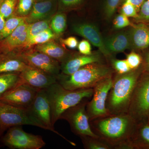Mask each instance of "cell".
Segmentation results:
<instances>
[{
    "instance_id": "6da1fadb",
    "label": "cell",
    "mask_w": 149,
    "mask_h": 149,
    "mask_svg": "<svg viewBox=\"0 0 149 149\" xmlns=\"http://www.w3.org/2000/svg\"><path fill=\"white\" fill-rule=\"evenodd\" d=\"M137 123L128 113L109 115L90 121L94 133L113 149H133L130 140Z\"/></svg>"
},
{
    "instance_id": "7a4b0ae2",
    "label": "cell",
    "mask_w": 149,
    "mask_h": 149,
    "mask_svg": "<svg viewBox=\"0 0 149 149\" xmlns=\"http://www.w3.org/2000/svg\"><path fill=\"white\" fill-rule=\"evenodd\" d=\"M143 72L141 65L127 73L113 75L106 102L109 114L127 113L134 88Z\"/></svg>"
},
{
    "instance_id": "3957f363",
    "label": "cell",
    "mask_w": 149,
    "mask_h": 149,
    "mask_svg": "<svg viewBox=\"0 0 149 149\" xmlns=\"http://www.w3.org/2000/svg\"><path fill=\"white\" fill-rule=\"evenodd\" d=\"M115 73L111 67L104 62L91 63L82 67L71 74L61 73L57 82L67 90L93 88L100 82Z\"/></svg>"
},
{
    "instance_id": "277c9868",
    "label": "cell",
    "mask_w": 149,
    "mask_h": 149,
    "mask_svg": "<svg viewBox=\"0 0 149 149\" xmlns=\"http://www.w3.org/2000/svg\"><path fill=\"white\" fill-rule=\"evenodd\" d=\"M45 91L50 104L52 122L54 126L66 110L85 99H91L94 92L93 88L67 90L57 82L46 88Z\"/></svg>"
},
{
    "instance_id": "5b68a950",
    "label": "cell",
    "mask_w": 149,
    "mask_h": 149,
    "mask_svg": "<svg viewBox=\"0 0 149 149\" xmlns=\"http://www.w3.org/2000/svg\"><path fill=\"white\" fill-rule=\"evenodd\" d=\"M30 125L47 130L29 109L19 108L0 101V139L11 127Z\"/></svg>"
},
{
    "instance_id": "8992f818",
    "label": "cell",
    "mask_w": 149,
    "mask_h": 149,
    "mask_svg": "<svg viewBox=\"0 0 149 149\" xmlns=\"http://www.w3.org/2000/svg\"><path fill=\"white\" fill-rule=\"evenodd\" d=\"M149 111V72H143L133 91L127 113L137 123L147 121Z\"/></svg>"
},
{
    "instance_id": "52a82bcc",
    "label": "cell",
    "mask_w": 149,
    "mask_h": 149,
    "mask_svg": "<svg viewBox=\"0 0 149 149\" xmlns=\"http://www.w3.org/2000/svg\"><path fill=\"white\" fill-rule=\"evenodd\" d=\"M91 99L82 101L79 104L66 110L61 115L60 119L66 120L74 135L79 136L98 137L91 128L86 105Z\"/></svg>"
},
{
    "instance_id": "ba28073f",
    "label": "cell",
    "mask_w": 149,
    "mask_h": 149,
    "mask_svg": "<svg viewBox=\"0 0 149 149\" xmlns=\"http://www.w3.org/2000/svg\"><path fill=\"white\" fill-rule=\"evenodd\" d=\"M1 139L4 145L12 149H40L46 145L42 136L27 133L21 125L9 128Z\"/></svg>"
},
{
    "instance_id": "9c48e42d",
    "label": "cell",
    "mask_w": 149,
    "mask_h": 149,
    "mask_svg": "<svg viewBox=\"0 0 149 149\" xmlns=\"http://www.w3.org/2000/svg\"><path fill=\"white\" fill-rule=\"evenodd\" d=\"M113 76L106 78L93 88V96L86 105L90 121L109 115L106 108V102L112 84Z\"/></svg>"
},
{
    "instance_id": "30bf717a",
    "label": "cell",
    "mask_w": 149,
    "mask_h": 149,
    "mask_svg": "<svg viewBox=\"0 0 149 149\" xmlns=\"http://www.w3.org/2000/svg\"><path fill=\"white\" fill-rule=\"evenodd\" d=\"M29 110L37 120L46 127L47 130L58 135L72 146H76L74 143L68 140L54 128L52 122L50 104L45 89H42L37 91Z\"/></svg>"
},
{
    "instance_id": "8fae6325",
    "label": "cell",
    "mask_w": 149,
    "mask_h": 149,
    "mask_svg": "<svg viewBox=\"0 0 149 149\" xmlns=\"http://www.w3.org/2000/svg\"><path fill=\"white\" fill-rule=\"evenodd\" d=\"M39 90L24 84H17L0 97V101L19 108L29 109Z\"/></svg>"
},
{
    "instance_id": "7c38bea8",
    "label": "cell",
    "mask_w": 149,
    "mask_h": 149,
    "mask_svg": "<svg viewBox=\"0 0 149 149\" xmlns=\"http://www.w3.org/2000/svg\"><path fill=\"white\" fill-rule=\"evenodd\" d=\"M18 84H23L40 90L45 89L57 82L56 77L29 65L19 73Z\"/></svg>"
},
{
    "instance_id": "4fadbf2b",
    "label": "cell",
    "mask_w": 149,
    "mask_h": 149,
    "mask_svg": "<svg viewBox=\"0 0 149 149\" xmlns=\"http://www.w3.org/2000/svg\"><path fill=\"white\" fill-rule=\"evenodd\" d=\"M27 65L56 76L60 74L61 67L58 62L45 54L36 51L19 55Z\"/></svg>"
},
{
    "instance_id": "5bb4252c",
    "label": "cell",
    "mask_w": 149,
    "mask_h": 149,
    "mask_svg": "<svg viewBox=\"0 0 149 149\" xmlns=\"http://www.w3.org/2000/svg\"><path fill=\"white\" fill-rule=\"evenodd\" d=\"M73 30L98 48L100 52L107 59L112 57L107 50L104 43V38L100 33L98 28L95 25L87 23L76 24L73 26Z\"/></svg>"
},
{
    "instance_id": "9a60e30c",
    "label": "cell",
    "mask_w": 149,
    "mask_h": 149,
    "mask_svg": "<svg viewBox=\"0 0 149 149\" xmlns=\"http://www.w3.org/2000/svg\"><path fill=\"white\" fill-rule=\"evenodd\" d=\"M100 52L92 53L91 54L70 56L61 64V73L71 74L76 72L82 67L97 62H104Z\"/></svg>"
},
{
    "instance_id": "2e32d148",
    "label": "cell",
    "mask_w": 149,
    "mask_h": 149,
    "mask_svg": "<svg viewBox=\"0 0 149 149\" xmlns=\"http://www.w3.org/2000/svg\"><path fill=\"white\" fill-rule=\"evenodd\" d=\"M131 49L144 50L149 47V27L143 22L133 25L129 30Z\"/></svg>"
},
{
    "instance_id": "e0dca14e",
    "label": "cell",
    "mask_w": 149,
    "mask_h": 149,
    "mask_svg": "<svg viewBox=\"0 0 149 149\" xmlns=\"http://www.w3.org/2000/svg\"><path fill=\"white\" fill-rule=\"evenodd\" d=\"M104 43L107 50L112 56L113 54L122 52L131 49L129 31L116 33L104 38Z\"/></svg>"
},
{
    "instance_id": "ac0fdd59",
    "label": "cell",
    "mask_w": 149,
    "mask_h": 149,
    "mask_svg": "<svg viewBox=\"0 0 149 149\" xmlns=\"http://www.w3.org/2000/svg\"><path fill=\"white\" fill-rule=\"evenodd\" d=\"M29 66L19 56L6 53L0 54V74L20 72Z\"/></svg>"
},
{
    "instance_id": "d6986e66",
    "label": "cell",
    "mask_w": 149,
    "mask_h": 149,
    "mask_svg": "<svg viewBox=\"0 0 149 149\" xmlns=\"http://www.w3.org/2000/svg\"><path fill=\"white\" fill-rule=\"evenodd\" d=\"M133 149H149V123H137L130 140Z\"/></svg>"
},
{
    "instance_id": "ffe728a7",
    "label": "cell",
    "mask_w": 149,
    "mask_h": 149,
    "mask_svg": "<svg viewBox=\"0 0 149 149\" xmlns=\"http://www.w3.org/2000/svg\"><path fill=\"white\" fill-rule=\"evenodd\" d=\"M57 2V0L35 1L28 17V21L34 22L45 18L53 11Z\"/></svg>"
},
{
    "instance_id": "44dd1931",
    "label": "cell",
    "mask_w": 149,
    "mask_h": 149,
    "mask_svg": "<svg viewBox=\"0 0 149 149\" xmlns=\"http://www.w3.org/2000/svg\"><path fill=\"white\" fill-rule=\"evenodd\" d=\"M36 50L38 52L45 54L58 61L61 62L62 63L70 56L64 49L53 42H48L40 44L37 46Z\"/></svg>"
},
{
    "instance_id": "7402d4cb",
    "label": "cell",
    "mask_w": 149,
    "mask_h": 149,
    "mask_svg": "<svg viewBox=\"0 0 149 149\" xmlns=\"http://www.w3.org/2000/svg\"><path fill=\"white\" fill-rule=\"evenodd\" d=\"M19 73L10 72L0 74V97L18 84Z\"/></svg>"
},
{
    "instance_id": "603a6c76",
    "label": "cell",
    "mask_w": 149,
    "mask_h": 149,
    "mask_svg": "<svg viewBox=\"0 0 149 149\" xmlns=\"http://www.w3.org/2000/svg\"><path fill=\"white\" fill-rule=\"evenodd\" d=\"M80 138L85 149H112L109 144L100 137L86 136Z\"/></svg>"
},
{
    "instance_id": "cb8c5ba5",
    "label": "cell",
    "mask_w": 149,
    "mask_h": 149,
    "mask_svg": "<svg viewBox=\"0 0 149 149\" xmlns=\"http://www.w3.org/2000/svg\"><path fill=\"white\" fill-rule=\"evenodd\" d=\"M24 19L20 17H12L6 21L4 27L0 32V41H2L7 38L13 32Z\"/></svg>"
},
{
    "instance_id": "d4e9b609",
    "label": "cell",
    "mask_w": 149,
    "mask_h": 149,
    "mask_svg": "<svg viewBox=\"0 0 149 149\" xmlns=\"http://www.w3.org/2000/svg\"><path fill=\"white\" fill-rule=\"evenodd\" d=\"M54 37L52 30L49 28L28 39L25 44L28 47L38 44L40 45L49 42Z\"/></svg>"
},
{
    "instance_id": "484cf974",
    "label": "cell",
    "mask_w": 149,
    "mask_h": 149,
    "mask_svg": "<svg viewBox=\"0 0 149 149\" xmlns=\"http://www.w3.org/2000/svg\"><path fill=\"white\" fill-rule=\"evenodd\" d=\"M67 20L64 14L59 13L53 17L51 22V27L53 32L56 34H61L66 29Z\"/></svg>"
},
{
    "instance_id": "4316f807",
    "label": "cell",
    "mask_w": 149,
    "mask_h": 149,
    "mask_svg": "<svg viewBox=\"0 0 149 149\" xmlns=\"http://www.w3.org/2000/svg\"><path fill=\"white\" fill-rule=\"evenodd\" d=\"M108 60L110 61V66L116 74H124L132 70L126 59H118L111 57Z\"/></svg>"
},
{
    "instance_id": "83f0119b",
    "label": "cell",
    "mask_w": 149,
    "mask_h": 149,
    "mask_svg": "<svg viewBox=\"0 0 149 149\" xmlns=\"http://www.w3.org/2000/svg\"><path fill=\"white\" fill-rule=\"evenodd\" d=\"M28 26L29 24L25 23L24 20L20 23L9 36L1 41L2 42L1 46L2 47L5 48H4L5 49L10 45L11 43H12L14 41L20 37L24 31L27 29Z\"/></svg>"
},
{
    "instance_id": "f1b7e54d",
    "label": "cell",
    "mask_w": 149,
    "mask_h": 149,
    "mask_svg": "<svg viewBox=\"0 0 149 149\" xmlns=\"http://www.w3.org/2000/svg\"><path fill=\"white\" fill-rule=\"evenodd\" d=\"M49 24L47 20H42L29 24L28 27L27 40L39 34L40 32L49 29Z\"/></svg>"
},
{
    "instance_id": "f546056e",
    "label": "cell",
    "mask_w": 149,
    "mask_h": 149,
    "mask_svg": "<svg viewBox=\"0 0 149 149\" xmlns=\"http://www.w3.org/2000/svg\"><path fill=\"white\" fill-rule=\"evenodd\" d=\"M17 0H3L0 4V13L6 19L9 18L13 13Z\"/></svg>"
},
{
    "instance_id": "4dcf8cb0",
    "label": "cell",
    "mask_w": 149,
    "mask_h": 149,
    "mask_svg": "<svg viewBox=\"0 0 149 149\" xmlns=\"http://www.w3.org/2000/svg\"><path fill=\"white\" fill-rule=\"evenodd\" d=\"M121 0H105L104 6V13L107 20L111 19L119 5Z\"/></svg>"
},
{
    "instance_id": "1f68e13d",
    "label": "cell",
    "mask_w": 149,
    "mask_h": 149,
    "mask_svg": "<svg viewBox=\"0 0 149 149\" xmlns=\"http://www.w3.org/2000/svg\"><path fill=\"white\" fill-rule=\"evenodd\" d=\"M35 0H18L17 12L22 16L27 15L32 10Z\"/></svg>"
},
{
    "instance_id": "d6a6232c",
    "label": "cell",
    "mask_w": 149,
    "mask_h": 149,
    "mask_svg": "<svg viewBox=\"0 0 149 149\" xmlns=\"http://www.w3.org/2000/svg\"><path fill=\"white\" fill-rule=\"evenodd\" d=\"M125 59L130 68L132 70L139 68L142 64V56L134 51H132L126 55Z\"/></svg>"
},
{
    "instance_id": "836d02e7",
    "label": "cell",
    "mask_w": 149,
    "mask_h": 149,
    "mask_svg": "<svg viewBox=\"0 0 149 149\" xmlns=\"http://www.w3.org/2000/svg\"><path fill=\"white\" fill-rule=\"evenodd\" d=\"M136 19L139 22H149V0H144Z\"/></svg>"
},
{
    "instance_id": "e575fe53",
    "label": "cell",
    "mask_w": 149,
    "mask_h": 149,
    "mask_svg": "<svg viewBox=\"0 0 149 149\" xmlns=\"http://www.w3.org/2000/svg\"><path fill=\"white\" fill-rule=\"evenodd\" d=\"M120 13L128 17L137 18L138 13L135 7L130 3L125 1L120 8Z\"/></svg>"
},
{
    "instance_id": "d590c367",
    "label": "cell",
    "mask_w": 149,
    "mask_h": 149,
    "mask_svg": "<svg viewBox=\"0 0 149 149\" xmlns=\"http://www.w3.org/2000/svg\"><path fill=\"white\" fill-rule=\"evenodd\" d=\"M113 25L116 29H121L131 25L128 17L123 14L116 17L113 20Z\"/></svg>"
},
{
    "instance_id": "8d00e7d4",
    "label": "cell",
    "mask_w": 149,
    "mask_h": 149,
    "mask_svg": "<svg viewBox=\"0 0 149 149\" xmlns=\"http://www.w3.org/2000/svg\"><path fill=\"white\" fill-rule=\"evenodd\" d=\"M85 0H59L61 8L64 9H72L82 5Z\"/></svg>"
},
{
    "instance_id": "74e56055",
    "label": "cell",
    "mask_w": 149,
    "mask_h": 149,
    "mask_svg": "<svg viewBox=\"0 0 149 149\" xmlns=\"http://www.w3.org/2000/svg\"><path fill=\"white\" fill-rule=\"evenodd\" d=\"M91 43L87 40H84L78 43L77 48L80 54L83 55L91 54L92 53Z\"/></svg>"
},
{
    "instance_id": "f35d334b",
    "label": "cell",
    "mask_w": 149,
    "mask_h": 149,
    "mask_svg": "<svg viewBox=\"0 0 149 149\" xmlns=\"http://www.w3.org/2000/svg\"><path fill=\"white\" fill-rule=\"evenodd\" d=\"M62 42L68 47L74 49L77 47L78 42L77 39L74 37H70L61 40Z\"/></svg>"
},
{
    "instance_id": "ab89813d",
    "label": "cell",
    "mask_w": 149,
    "mask_h": 149,
    "mask_svg": "<svg viewBox=\"0 0 149 149\" xmlns=\"http://www.w3.org/2000/svg\"><path fill=\"white\" fill-rule=\"evenodd\" d=\"M141 56L142 57L141 66L143 72H149V49Z\"/></svg>"
},
{
    "instance_id": "60d3db41",
    "label": "cell",
    "mask_w": 149,
    "mask_h": 149,
    "mask_svg": "<svg viewBox=\"0 0 149 149\" xmlns=\"http://www.w3.org/2000/svg\"><path fill=\"white\" fill-rule=\"evenodd\" d=\"M144 1V0H125V1L128 2L132 4L135 7L138 13H139Z\"/></svg>"
},
{
    "instance_id": "b9f144b4",
    "label": "cell",
    "mask_w": 149,
    "mask_h": 149,
    "mask_svg": "<svg viewBox=\"0 0 149 149\" xmlns=\"http://www.w3.org/2000/svg\"><path fill=\"white\" fill-rule=\"evenodd\" d=\"M6 23V19L0 13V32L3 29Z\"/></svg>"
},
{
    "instance_id": "7bdbcfd3",
    "label": "cell",
    "mask_w": 149,
    "mask_h": 149,
    "mask_svg": "<svg viewBox=\"0 0 149 149\" xmlns=\"http://www.w3.org/2000/svg\"><path fill=\"white\" fill-rule=\"evenodd\" d=\"M147 121L149 123V111L148 113V116H147Z\"/></svg>"
},
{
    "instance_id": "ee69618b",
    "label": "cell",
    "mask_w": 149,
    "mask_h": 149,
    "mask_svg": "<svg viewBox=\"0 0 149 149\" xmlns=\"http://www.w3.org/2000/svg\"><path fill=\"white\" fill-rule=\"evenodd\" d=\"M35 1H45V0H35Z\"/></svg>"
},
{
    "instance_id": "f6af8a7d",
    "label": "cell",
    "mask_w": 149,
    "mask_h": 149,
    "mask_svg": "<svg viewBox=\"0 0 149 149\" xmlns=\"http://www.w3.org/2000/svg\"><path fill=\"white\" fill-rule=\"evenodd\" d=\"M145 24H147V26H148L149 27V22H148V23H145Z\"/></svg>"
},
{
    "instance_id": "bcb514c9",
    "label": "cell",
    "mask_w": 149,
    "mask_h": 149,
    "mask_svg": "<svg viewBox=\"0 0 149 149\" xmlns=\"http://www.w3.org/2000/svg\"><path fill=\"white\" fill-rule=\"evenodd\" d=\"M3 1V0H0V4H1V3H2V2Z\"/></svg>"
},
{
    "instance_id": "7dc6e473",
    "label": "cell",
    "mask_w": 149,
    "mask_h": 149,
    "mask_svg": "<svg viewBox=\"0 0 149 149\" xmlns=\"http://www.w3.org/2000/svg\"><path fill=\"white\" fill-rule=\"evenodd\" d=\"M1 54V53H0V54Z\"/></svg>"
}]
</instances>
